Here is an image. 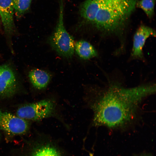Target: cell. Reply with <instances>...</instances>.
Returning a JSON list of instances; mask_svg holds the SVG:
<instances>
[{"mask_svg": "<svg viewBox=\"0 0 156 156\" xmlns=\"http://www.w3.org/2000/svg\"><path fill=\"white\" fill-rule=\"evenodd\" d=\"M155 90L153 84L133 88L112 84L93 92L88 103L94 114L93 125L114 129L125 128L136 119L142 101Z\"/></svg>", "mask_w": 156, "mask_h": 156, "instance_id": "6da1fadb", "label": "cell"}, {"mask_svg": "<svg viewBox=\"0 0 156 156\" xmlns=\"http://www.w3.org/2000/svg\"><path fill=\"white\" fill-rule=\"evenodd\" d=\"M137 0H86L81 17L105 35H122L136 7Z\"/></svg>", "mask_w": 156, "mask_h": 156, "instance_id": "7a4b0ae2", "label": "cell"}, {"mask_svg": "<svg viewBox=\"0 0 156 156\" xmlns=\"http://www.w3.org/2000/svg\"><path fill=\"white\" fill-rule=\"evenodd\" d=\"M63 5L62 0H61L58 21L48 42L59 55L69 58L74 54L75 44L73 38L67 32L64 26Z\"/></svg>", "mask_w": 156, "mask_h": 156, "instance_id": "3957f363", "label": "cell"}, {"mask_svg": "<svg viewBox=\"0 0 156 156\" xmlns=\"http://www.w3.org/2000/svg\"><path fill=\"white\" fill-rule=\"evenodd\" d=\"M56 112L55 102L47 99L20 107L16 116L25 120L37 121L55 116Z\"/></svg>", "mask_w": 156, "mask_h": 156, "instance_id": "277c9868", "label": "cell"}, {"mask_svg": "<svg viewBox=\"0 0 156 156\" xmlns=\"http://www.w3.org/2000/svg\"><path fill=\"white\" fill-rule=\"evenodd\" d=\"M26 120L8 112L0 110V129L12 135L24 134L29 129Z\"/></svg>", "mask_w": 156, "mask_h": 156, "instance_id": "5b68a950", "label": "cell"}, {"mask_svg": "<svg viewBox=\"0 0 156 156\" xmlns=\"http://www.w3.org/2000/svg\"><path fill=\"white\" fill-rule=\"evenodd\" d=\"M155 31L153 28L144 25H141L136 31L133 38L131 56L133 58L143 60V49L147 39L155 36Z\"/></svg>", "mask_w": 156, "mask_h": 156, "instance_id": "8992f818", "label": "cell"}, {"mask_svg": "<svg viewBox=\"0 0 156 156\" xmlns=\"http://www.w3.org/2000/svg\"><path fill=\"white\" fill-rule=\"evenodd\" d=\"M16 88V79L12 69L7 65L0 66V95L10 97L14 94Z\"/></svg>", "mask_w": 156, "mask_h": 156, "instance_id": "52a82bcc", "label": "cell"}, {"mask_svg": "<svg viewBox=\"0 0 156 156\" xmlns=\"http://www.w3.org/2000/svg\"><path fill=\"white\" fill-rule=\"evenodd\" d=\"M13 0H0V17L5 32L8 35L15 30Z\"/></svg>", "mask_w": 156, "mask_h": 156, "instance_id": "ba28073f", "label": "cell"}, {"mask_svg": "<svg viewBox=\"0 0 156 156\" xmlns=\"http://www.w3.org/2000/svg\"><path fill=\"white\" fill-rule=\"evenodd\" d=\"M28 76L34 87L38 90L46 88L51 79V75L48 72L39 69L31 70L29 73Z\"/></svg>", "mask_w": 156, "mask_h": 156, "instance_id": "9c48e42d", "label": "cell"}, {"mask_svg": "<svg viewBox=\"0 0 156 156\" xmlns=\"http://www.w3.org/2000/svg\"><path fill=\"white\" fill-rule=\"evenodd\" d=\"M74 49L80 57L84 60L90 59L98 55L97 52L94 47L84 40L77 41L75 44Z\"/></svg>", "mask_w": 156, "mask_h": 156, "instance_id": "30bf717a", "label": "cell"}, {"mask_svg": "<svg viewBox=\"0 0 156 156\" xmlns=\"http://www.w3.org/2000/svg\"><path fill=\"white\" fill-rule=\"evenodd\" d=\"M155 0H140L137 1L136 7L142 9L147 16L152 18L154 14Z\"/></svg>", "mask_w": 156, "mask_h": 156, "instance_id": "8fae6325", "label": "cell"}, {"mask_svg": "<svg viewBox=\"0 0 156 156\" xmlns=\"http://www.w3.org/2000/svg\"><path fill=\"white\" fill-rule=\"evenodd\" d=\"M32 0H13L14 13L17 18L22 17L29 9Z\"/></svg>", "mask_w": 156, "mask_h": 156, "instance_id": "7c38bea8", "label": "cell"}, {"mask_svg": "<svg viewBox=\"0 0 156 156\" xmlns=\"http://www.w3.org/2000/svg\"><path fill=\"white\" fill-rule=\"evenodd\" d=\"M32 156H60V155L53 147L47 145L40 148Z\"/></svg>", "mask_w": 156, "mask_h": 156, "instance_id": "4fadbf2b", "label": "cell"}, {"mask_svg": "<svg viewBox=\"0 0 156 156\" xmlns=\"http://www.w3.org/2000/svg\"><path fill=\"white\" fill-rule=\"evenodd\" d=\"M137 156H153L151 154L149 153H143L140 154V155H138Z\"/></svg>", "mask_w": 156, "mask_h": 156, "instance_id": "5bb4252c", "label": "cell"}]
</instances>
